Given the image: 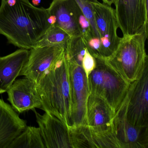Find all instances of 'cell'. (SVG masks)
I'll list each match as a JSON object with an SVG mask.
<instances>
[{
	"label": "cell",
	"instance_id": "8",
	"mask_svg": "<svg viewBox=\"0 0 148 148\" xmlns=\"http://www.w3.org/2000/svg\"><path fill=\"white\" fill-rule=\"evenodd\" d=\"M68 60L71 103V126L77 127L86 125L87 101L90 92L88 79L82 66Z\"/></svg>",
	"mask_w": 148,
	"mask_h": 148
},
{
	"label": "cell",
	"instance_id": "11",
	"mask_svg": "<svg viewBox=\"0 0 148 148\" xmlns=\"http://www.w3.org/2000/svg\"><path fill=\"white\" fill-rule=\"evenodd\" d=\"M33 110L46 148H73L70 126L51 113L41 115Z\"/></svg>",
	"mask_w": 148,
	"mask_h": 148
},
{
	"label": "cell",
	"instance_id": "17",
	"mask_svg": "<svg viewBox=\"0 0 148 148\" xmlns=\"http://www.w3.org/2000/svg\"><path fill=\"white\" fill-rule=\"evenodd\" d=\"M29 50L19 49L0 57V94L7 92L18 77L29 57Z\"/></svg>",
	"mask_w": 148,
	"mask_h": 148
},
{
	"label": "cell",
	"instance_id": "12",
	"mask_svg": "<svg viewBox=\"0 0 148 148\" xmlns=\"http://www.w3.org/2000/svg\"><path fill=\"white\" fill-rule=\"evenodd\" d=\"M8 100L19 113L36 108L41 109V100L37 84L26 77L16 79L7 91Z\"/></svg>",
	"mask_w": 148,
	"mask_h": 148
},
{
	"label": "cell",
	"instance_id": "4",
	"mask_svg": "<svg viewBox=\"0 0 148 148\" xmlns=\"http://www.w3.org/2000/svg\"><path fill=\"white\" fill-rule=\"evenodd\" d=\"M94 57L96 66L87 77L90 92L105 100L116 112L124 99L130 83L111 66L105 59Z\"/></svg>",
	"mask_w": 148,
	"mask_h": 148
},
{
	"label": "cell",
	"instance_id": "1",
	"mask_svg": "<svg viewBox=\"0 0 148 148\" xmlns=\"http://www.w3.org/2000/svg\"><path fill=\"white\" fill-rule=\"evenodd\" d=\"M52 24L48 9L29 0H1L0 34L21 49L35 48Z\"/></svg>",
	"mask_w": 148,
	"mask_h": 148
},
{
	"label": "cell",
	"instance_id": "14",
	"mask_svg": "<svg viewBox=\"0 0 148 148\" xmlns=\"http://www.w3.org/2000/svg\"><path fill=\"white\" fill-rule=\"evenodd\" d=\"M70 131L73 148H121L113 130L99 132L84 125L70 127Z\"/></svg>",
	"mask_w": 148,
	"mask_h": 148
},
{
	"label": "cell",
	"instance_id": "16",
	"mask_svg": "<svg viewBox=\"0 0 148 148\" xmlns=\"http://www.w3.org/2000/svg\"><path fill=\"white\" fill-rule=\"evenodd\" d=\"M27 126L12 106L0 99V148H8Z\"/></svg>",
	"mask_w": 148,
	"mask_h": 148
},
{
	"label": "cell",
	"instance_id": "13",
	"mask_svg": "<svg viewBox=\"0 0 148 148\" xmlns=\"http://www.w3.org/2000/svg\"><path fill=\"white\" fill-rule=\"evenodd\" d=\"M113 129L121 148L148 147V127H138L131 124L126 119L121 106L115 112Z\"/></svg>",
	"mask_w": 148,
	"mask_h": 148
},
{
	"label": "cell",
	"instance_id": "7",
	"mask_svg": "<svg viewBox=\"0 0 148 148\" xmlns=\"http://www.w3.org/2000/svg\"><path fill=\"white\" fill-rule=\"evenodd\" d=\"M92 6L99 36V57L106 58L116 51L121 39L117 33L118 25L115 10L111 6L98 1L93 2Z\"/></svg>",
	"mask_w": 148,
	"mask_h": 148
},
{
	"label": "cell",
	"instance_id": "2",
	"mask_svg": "<svg viewBox=\"0 0 148 148\" xmlns=\"http://www.w3.org/2000/svg\"><path fill=\"white\" fill-rule=\"evenodd\" d=\"M41 110L71 126V103L69 60L66 53L37 84Z\"/></svg>",
	"mask_w": 148,
	"mask_h": 148
},
{
	"label": "cell",
	"instance_id": "24",
	"mask_svg": "<svg viewBox=\"0 0 148 148\" xmlns=\"http://www.w3.org/2000/svg\"><path fill=\"white\" fill-rule=\"evenodd\" d=\"M41 0H32V4L34 6H38L40 4Z\"/></svg>",
	"mask_w": 148,
	"mask_h": 148
},
{
	"label": "cell",
	"instance_id": "19",
	"mask_svg": "<svg viewBox=\"0 0 148 148\" xmlns=\"http://www.w3.org/2000/svg\"><path fill=\"white\" fill-rule=\"evenodd\" d=\"M71 38L63 29L52 24L36 47L58 46L66 49Z\"/></svg>",
	"mask_w": 148,
	"mask_h": 148
},
{
	"label": "cell",
	"instance_id": "9",
	"mask_svg": "<svg viewBox=\"0 0 148 148\" xmlns=\"http://www.w3.org/2000/svg\"><path fill=\"white\" fill-rule=\"evenodd\" d=\"M29 57L21 72L36 84L45 74L65 55V49L58 46L37 47L30 49Z\"/></svg>",
	"mask_w": 148,
	"mask_h": 148
},
{
	"label": "cell",
	"instance_id": "10",
	"mask_svg": "<svg viewBox=\"0 0 148 148\" xmlns=\"http://www.w3.org/2000/svg\"><path fill=\"white\" fill-rule=\"evenodd\" d=\"M47 9L52 24L71 37L82 36L80 22L83 14L75 0H53Z\"/></svg>",
	"mask_w": 148,
	"mask_h": 148
},
{
	"label": "cell",
	"instance_id": "21",
	"mask_svg": "<svg viewBox=\"0 0 148 148\" xmlns=\"http://www.w3.org/2000/svg\"><path fill=\"white\" fill-rule=\"evenodd\" d=\"M79 7L85 18L90 25L92 37L98 45L99 56V36L95 23V17L92 8V3L97 0H75Z\"/></svg>",
	"mask_w": 148,
	"mask_h": 148
},
{
	"label": "cell",
	"instance_id": "6",
	"mask_svg": "<svg viewBox=\"0 0 148 148\" xmlns=\"http://www.w3.org/2000/svg\"><path fill=\"white\" fill-rule=\"evenodd\" d=\"M121 106L131 124L148 127V65L139 78L131 83Z\"/></svg>",
	"mask_w": 148,
	"mask_h": 148
},
{
	"label": "cell",
	"instance_id": "5",
	"mask_svg": "<svg viewBox=\"0 0 148 148\" xmlns=\"http://www.w3.org/2000/svg\"><path fill=\"white\" fill-rule=\"evenodd\" d=\"M148 0H115V14L123 36L148 37Z\"/></svg>",
	"mask_w": 148,
	"mask_h": 148
},
{
	"label": "cell",
	"instance_id": "15",
	"mask_svg": "<svg viewBox=\"0 0 148 148\" xmlns=\"http://www.w3.org/2000/svg\"><path fill=\"white\" fill-rule=\"evenodd\" d=\"M115 112L105 100L90 93L87 101L86 125L96 132L113 130Z\"/></svg>",
	"mask_w": 148,
	"mask_h": 148
},
{
	"label": "cell",
	"instance_id": "22",
	"mask_svg": "<svg viewBox=\"0 0 148 148\" xmlns=\"http://www.w3.org/2000/svg\"><path fill=\"white\" fill-rule=\"evenodd\" d=\"M82 66L88 77L89 74L94 70L96 66V60L93 55L89 52L88 48L86 49L82 62Z\"/></svg>",
	"mask_w": 148,
	"mask_h": 148
},
{
	"label": "cell",
	"instance_id": "20",
	"mask_svg": "<svg viewBox=\"0 0 148 148\" xmlns=\"http://www.w3.org/2000/svg\"><path fill=\"white\" fill-rule=\"evenodd\" d=\"M87 45L82 36L71 37L65 49V53L70 61L82 66Z\"/></svg>",
	"mask_w": 148,
	"mask_h": 148
},
{
	"label": "cell",
	"instance_id": "23",
	"mask_svg": "<svg viewBox=\"0 0 148 148\" xmlns=\"http://www.w3.org/2000/svg\"><path fill=\"white\" fill-rule=\"evenodd\" d=\"M104 4L111 6L112 4H114L115 0H102Z\"/></svg>",
	"mask_w": 148,
	"mask_h": 148
},
{
	"label": "cell",
	"instance_id": "3",
	"mask_svg": "<svg viewBox=\"0 0 148 148\" xmlns=\"http://www.w3.org/2000/svg\"><path fill=\"white\" fill-rule=\"evenodd\" d=\"M147 38L143 34L123 36L116 51L110 56L105 58L130 84L139 78L148 65L145 48Z\"/></svg>",
	"mask_w": 148,
	"mask_h": 148
},
{
	"label": "cell",
	"instance_id": "18",
	"mask_svg": "<svg viewBox=\"0 0 148 148\" xmlns=\"http://www.w3.org/2000/svg\"><path fill=\"white\" fill-rule=\"evenodd\" d=\"M8 148H46L39 127L27 126Z\"/></svg>",
	"mask_w": 148,
	"mask_h": 148
}]
</instances>
